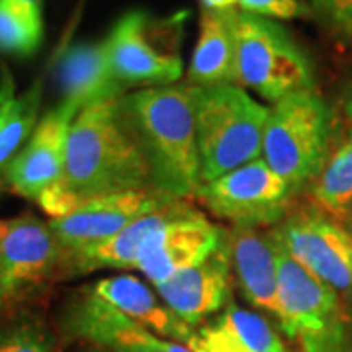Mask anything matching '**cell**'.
<instances>
[{
    "label": "cell",
    "mask_w": 352,
    "mask_h": 352,
    "mask_svg": "<svg viewBox=\"0 0 352 352\" xmlns=\"http://www.w3.org/2000/svg\"><path fill=\"white\" fill-rule=\"evenodd\" d=\"M138 190L155 188L122 96L80 110L69 133L63 173L38 204L57 219L90 200Z\"/></svg>",
    "instance_id": "1"
},
{
    "label": "cell",
    "mask_w": 352,
    "mask_h": 352,
    "mask_svg": "<svg viewBox=\"0 0 352 352\" xmlns=\"http://www.w3.org/2000/svg\"><path fill=\"white\" fill-rule=\"evenodd\" d=\"M192 85L143 88L124 96L127 122L151 170L153 188L182 200L201 188Z\"/></svg>",
    "instance_id": "2"
},
{
    "label": "cell",
    "mask_w": 352,
    "mask_h": 352,
    "mask_svg": "<svg viewBox=\"0 0 352 352\" xmlns=\"http://www.w3.org/2000/svg\"><path fill=\"white\" fill-rule=\"evenodd\" d=\"M266 108L235 85L196 90V135L201 186L263 155Z\"/></svg>",
    "instance_id": "3"
},
{
    "label": "cell",
    "mask_w": 352,
    "mask_h": 352,
    "mask_svg": "<svg viewBox=\"0 0 352 352\" xmlns=\"http://www.w3.org/2000/svg\"><path fill=\"white\" fill-rule=\"evenodd\" d=\"M331 133L333 112L315 88L288 94L270 108L264 129V161L298 194L321 173Z\"/></svg>",
    "instance_id": "4"
},
{
    "label": "cell",
    "mask_w": 352,
    "mask_h": 352,
    "mask_svg": "<svg viewBox=\"0 0 352 352\" xmlns=\"http://www.w3.org/2000/svg\"><path fill=\"white\" fill-rule=\"evenodd\" d=\"M186 12L153 16L129 10L104 39L113 75L126 88L170 87L182 76Z\"/></svg>",
    "instance_id": "5"
},
{
    "label": "cell",
    "mask_w": 352,
    "mask_h": 352,
    "mask_svg": "<svg viewBox=\"0 0 352 352\" xmlns=\"http://www.w3.org/2000/svg\"><path fill=\"white\" fill-rule=\"evenodd\" d=\"M237 73L239 85L272 104L315 88L314 63L288 30L243 10L237 20Z\"/></svg>",
    "instance_id": "6"
},
{
    "label": "cell",
    "mask_w": 352,
    "mask_h": 352,
    "mask_svg": "<svg viewBox=\"0 0 352 352\" xmlns=\"http://www.w3.org/2000/svg\"><path fill=\"white\" fill-rule=\"evenodd\" d=\"M278 247V245H276ZM280 325L302 352H351L339 296L278 247Z\"/></svg>",
    "instance_id": "7"
},
{
    "label": "cell",
    "mask_w": 352,
    "mask_h": 352,
    "mask_svg": "<svg viewBox=\"0 0 352 352\" xmlns=\"http://www.w3.org/2000/svg\"><path fill=\"white\" fill-rule=\"evenodd\" d=\"M198 196L217 217L239 229H258L280 223L296 192L264 159H258L204 184Z\"/></svg>",
    "instance_id": "8"
},
{
    "label": "cell",
    "mask_w": 352,
    "mask_h": 352,
    "mask_svg": "<svg viewBox=\"0 0 352 352\" xmlns=\"http://www.w3.org/2000/svg\"><path fill=\"white\" fill-rule=\"evenodd\" d=\"M270 237L280 249L337 294L352 292V237L346 227L321 208H305L284 217Z\"/></svg>",
    "instance_id": "9"
},
{
    "label": "cell",
    "mask_w": 352,
    "mask_h": 352,
    "mask_svg": "<svg viewBox=\"0 0 352 352\" xmlns=\"http://www.w3.org/2000/svg\"><path fill=\"white\" fill-rule=\"evenodd\" d=\"M57 270H63V249L50 223L34 215L16 217L0 243V311L30 296Z\"/></svg>",
    "instance_id": "10"
},
{
    "label": "cell",
    "mask_w": 352,
    "mask_h": 352,
    "mask_svg": "<svg viewBox=\"0 0 352 352\" xmlns=\"http://www.w3.org/2000/svg\"><path fill=\"white\" fill-rule=\"evenodd\" d=\"M226 239L221 227L206 219L198 210L184 206L143 243L135 270L153 286H161L176 274L201 264Z\"/></svg>",
    "instance_id": "11"
},
{
    "label": "cell",
    "mask_w": 352,
    "mask_h": 352,
    "mask_svg": "<svg viewBox=\"0 0 352 352\" xmlns=\"http://www.w3.org/2000/svg\"><path fill=\"white\" fill-rule=\"evenodd\" d=\"M170 200L175 198L163 196L157 190L122 192L87 201L71 214L51 219L50 226L63 249V256H69L113 239L139 217L163 208Z\"/></svg>",
    "instance_id": "12"
},
{
    "label": "cell",
    "mask_w": 352,
    "mask_h": 352,
    "mask_svg": "<svg viewBox=\"0 0 352 352\" xmlns=\"http://www.w3.org/2000/svg\"><path fill=\"white\" fill-rule=\"evenodd\" d=\"M78 113L80 108L76 104L61 100V104L41 116L32 138L4 173L6 182L16 194L38 201L39 196L59 180L69 133Z\"/></svg>",
    "instance_id": "13"
},
{
    "label": "cell",
    "mask_w": 352,
    "mask_h": 352,
    "mask_svg": "<svg viewBox=\"0 0 352 352\" xmlns=\"http://www.w3.org/2000/svg\"><path fill=\"white\" fill-rule=\"evenodd\" d=\"M63 331L100 349H147L153 352H194L186 344L155 335L98 300L88 288L78 289L63 314Z\"/></svg>",
    "instance_id": "14"
},
{
    "label": "cell",
    "mask_w": 352,
    "mask_h": 352,
    "mask_svg": "<svg viewBox=\"0 0 352 352\" xmlns=\"http://www.w3.org/2000/svg\"><path fill=\"white\" fill-rule=\"evenodd\" d=\"M231 247L229 235L206 261L188 268L161 286H155L161 302L194 327L206 317L229 305L231 296Z\"/></svg>",
    "instance_id": "15"
},
{
    "label": "cell",
    "mask_w": 352,
    "mask_h": 352,
    "mask_svg": "<svg viewBox=\"0 0 352 352\" xmlns=\"http://www.w3.org/2000/svg\"><path fill=\"white\" fill-rule=\"evenodd\" d=\"M229 235L231 266L243 296L266 314L280 319L278 247L270 233L235 227Z\"/></svg>",
    "instance_id": "16"
},
{
    "label": "cell",
    "mask_w": 352,
    "mask_h": 352,
    "mask_svg": "<svg viewBox=\"0 0 352 352\" xmlns=\"http://www.w3.org/2000/svg\"><path fill=\"white\" fill-rule=\"evenodd\" d=\"M57 85L63 100L73 102L80 110L122 98L126 92V87L113 75L104 41L67 47L57 61Z\"/></svg>",
    "instance_id": "17"
},
{
    "label": "cell",
    "mask_w": 352,
    "mask_h": 352,
    "mask_svg": "<svg viewBox=\"0 0 352 352\" xmlns=\"http://www.w3.org/2000/svg\"><path fill=\"white\" fill-rule=\"evenodd\" d=\"M237 20L239 12L235 8L201 12L198 41L188 69V85L200 88L237 87Z\"/></svg>",
    "instance_id": "18"
},
{
    "label": "cell",
    "mask_w": 352,
    "mask_h": 352,
    "mask_svg": "<svg viewBox=\"0 0 352 352\" xmlns=\"http://www.w3.org/2000/svg\"><path fill=\"white\" fill-rule=\"evenodd\" d=\"M87 288L98 300L118 309L131 321L157 333L163 339L188 344L196 333L180 317H176V314H173L163 302H159L157 296L138 278L126 274L102 278Z\"/></svg>",
    "instance_id": "19"
},
{
    "label": "cell",
    "mask_w": 352,
    "mask_h": 352,
    "mask_svg": "<svg viewBox=\"0 0 352 352\" xmlns=\"http://www.w3.org/2000/svg\"><path fill=\"white\" fill-rule=\"evenodd\" d=\"M194 352H289L263 315L229 303L186 344Z\"/></svg>",
    "instance_id": "20"
},
{
    "label": "cell",
    "mask_w": 352,
    "mask_h": 352,
    "mask_svg": "<svg viewBox=\"0 0 352 352\" xmlns=\"http://www.w3.org/2000/svg\"><path fill=\"white\" fill-rule=\"evenodd\" d=\"M184 206L186 204L180 200L166 201L163 208L139 217L113 239L63 256V270L69 274H85L98 268H135L143 243L149 239L153 231L173 219Z\"/></svg>",
    "instance_id": "21"
},
{
    "label": "cell",
    "mask_w": 352,
    "mask_h": 352,
    "mask_svg": "<svg viewBox=\"0 0 352 352\" xmlns=\"http://www.w3.org/2000/svg\"><path fill=\"white\" fill-rule=\"evenodd\" d=\"M309 190L317 208L325 214L340 219L346 215L352 206V127L335 151L329 153Z\"/></svg>",
    "instance_id": "22"
},
{
    "label": "cell",
    "mask_w": 352,
    "mask_h": 352,
    "mask_svg": "<svg viewBox=\"0 0 352 352\" xmlns=\"http://www.w3.org/2000/svg\"><path fill=\"white\" fill-rule=\"evenodd\" d=\"M43 41L41 6L28 0H0V53L32 57Z\"/></svg>",
    "instance_id": "23"
},
{
    "label": "cell",
    "mask_w": 352,
    "mask_h": 352,
    "mask_svg": "<svg viewBox=\"0 0 352 352\" xmlns=\"http://www.w3.org/2000/svg\"><path fill=\"white\" fill-rule=\"evenodd\" d=\"M41 94H43V76H39L34 87L14 100L10 112L0 127V175L6 173V168L16 159V155L22 151V147L32 138L34 129L39 124Z\"/></svg>",
    "instance_id": "24"
},
{
    "label": "cell",
    "mask_w": 352,
    "mask_h": 352,
    "mask_svg": "<svg viewBox=\"0 0 352 352\" xmlns=\"http://www.w3.org/2000/svg\"><path fill=\"white\" fill-rule=\"evenodd\" d=\"M0 352H55V344L39 323L20 321L0 329Z\"/></svg>",
    "instance_id": "25"
},
{
    "label": "cell",
    "mask_w": 352,
    "mask_h": 352,
    "mask_svg": "<svg viewBox=\"0 0 352 352\" xmlns=\"http://www.w3.org/2000/svg\"><path fill=\"white\" fill-rule=\"evenodd\" d=\"M311 12L342 38H352V0H309Z\"/></svg>",
    "instance_id": "26"
},
{
    "label": "cell",
    "mask_w": 352,
    "mask_h": 352,
    "mask_svg": "<svg viewBox=\"0 0 352 352\" xmlns=\"http://www.w3.org/2000/svg\"><path fill=\"white\" fill-rule=\"evenodd\" d=\"M239 6L243 12L264 16L270 20H292L311 14V8L303 0H239Z\"/></svg>",
    "instance_id": "27"
},
{
    "label": "cell",
    "mask_w": 352,
    "mask_h": 352,
    "mask_svg": "<svg viewBox=\"0 0 352 352\" xmlns=\"http://www.w3.org/2000/svg\"><path fill=\"white\" fill-rule=\"evenodd\" d=\"M16 100V88H14L12 75L6 67H2V78H0V127L4 124L6 116Z\"/></svg>",
    "instance_id": "28"
},
{
    "label": "cell",
    "mask_w": 352,
    "mask_h": 352,
    "mask_svg": "<svg viewBox=\"0 0 352 352\" xmlns=\"http://www.w3.org/2000/svg\"><path fill=\"white\" fill-rule=\"evenodd\" d=\"M204 10H231L239 0H200Z\"/></svg>",
    "instance_id": "29"
},
{
    "label": "cell",
    "mask_w": 352,
    "mask_h": 352,
    "mask_svg": "<svg viewBox=\"0 0 352 352\" xmlns=\"http://www.w3.org/2000/svg\"><path fill=\"white\" fill-rule=\"evenodd\" d=\"M14 226V219H0V243L4 241V237L10 233V229Z\"/></svg>",
    "instance_id": "30"
},
{
    "label": "cell",
    "mask_w": 352,
    "mask_h": 352,
    "mask_svg": "<svg viewBox=\"0 0 352 352\" xmlns=\"http://www.w3.org/2000/svg\"><path fill=\"white\" fill-rule=\"evenodd\" d=\"M344 113H346V118L352 122V82L349 90H346V96H344Z\"/></svg>",
    "instance_id": "31"
},
{
    "label": "cell",
    "mask_w": 352,
    "mask_h": 352,
    "mask_svg": "<svg viewBox=\"0 0 352 352\" xmlns=\"http://www.w3.org/2000/svg\"><path fill=\"white\" fill-rule=\"evenodd\" d=\"M98 352H153V351H147V349H131V346H126V349H100Z\"/></svg>",
    "instance_id": "32"
},
{
    "label": "cell",
    "mask_w": 352,
    "mask_h": 352,
    "mask_svg": "<svg viewBox=\"0 0 352 352\" xmlns=\"http://www.w3.org/2000/svg\"><path fill=\"white\" fill-rule=\"evenodd\" d=\"M342 219H349V221H352V206L349 208V212H346V215H344Z\"/></svg>",
    "instance_id": "33"
},
{
    "label": "cell",
    "mask_w": 352,
    "mask_h": 352,
    "mask_svg": "<svg viewBox=\"0 0 352 352\" xmlns=\"http://www.w3.org/2000/svg\"><path fill=\"white\" fill-rule=\"evenodd\" d=\"M28 2H32V4H38V6H41V2H43V0H28Z\"/></svg>",
    "instance_id": "34"
},
{
    "label": "cell",
    "mask_w": 352,
    "mask_h": 352,
    "mask_svg": "<svg viewBox=\"0 0 352 352\" xmlns=\"http://www.w3.org/2000/svg\"><path fill=\"white\" fill-rule=\"evenodd\" d=\"M351 223H352V221H351ZM351 237H352V231H351Z\"/></svg>",
    "instance_id": "35"
}]
</instances>
